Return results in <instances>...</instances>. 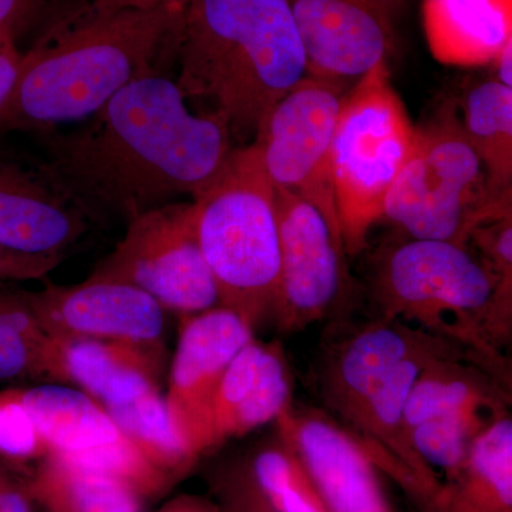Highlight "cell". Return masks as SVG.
Listing matches in <instances>:
<instances>
[{
	"label": "cell",
	"instance_id": "cell-36",
	"mask_svg": "<svg viewBox=\"0 0 512 512\" xmlns=\"http://www.w3.org/2000/svg\"><path fill=\"white\" fill-rule=\"evenodd\" d=\"M32 503L26 484L0 470V512H33Z\"/></svg>",
	"mask_w": 512,
	"mask_h": 512
},
{
	"label": "cell",
	"instance_id": "cell-15",
	"mask_svg": "<svg viewBox=\"0 0 512 512\" xmlns=\"http://www.w3.org/2000/svg\"><path fill=\"white\" fill-rule=\"evenodd\" d=\"M448 343L453 342L402 320L376 316L333 340L323 352L318 370L323 403L345 423L404 360Z\"/></svg>",
	"mask_w": 512,
	"mask_h": 512
},
{
	"label": "cell",
	"instance_id": "cell-27",
	"mask_svg": "<svg viewBox=\"0 0 512 512\" xmlns=\"http://www.w3.org/2000/svg\"><path fill=\"white\" fill-rule=\"evenodd\" d=\"M60 340L36 319L23 293L0 292V380H60Z\"/></svg>",
	"mask_w": 512,
	"mask_h": 512
},
{
	"label": "cell",
	"instance_id": "cell-26",
	"mask_svg": "<svg viewBox=\"0 0 512 512\" xmlns=\"http://www.w3.org/2000/svg\"><path fill=\"white\" fill-rule=\"evenodd\" d=\"M104 409L137 450L175 483L198 463L175 431L160 390Z\"/></svg>",
	"mask_w": 512,
	"mask_h": 512
},
{
	"label": "cell",
	"instance_id": "cell-31",
	"mask_svg": "<svg viewBox=\"0 0 512 512\" xmlns=\"http://www.w3.org/2000/svg\"><path fill=\"white\" fill-rule=\"evenodd\" d=\"M468 245L504 284L512 285V215L487 222L471 232Z\"/></svg>",
	"mask_w": 512,
	"mask_h": 512
},
{
	"label": "cell",
	"instance_id": "cell-11",
	"mask_svg": "<svg viewBox=\"0 0 512 512\" xmlns=\"http://www.w3.org/2000/svg\"><path fill=\"white\" fill-rule=\"evenodd\" d=\"M274 423L329 512H394L365 447L332 414L292 402Z\"/></svg>",
	"mask_w": 512,
	"mask_h": 512
},
{
	"label": "cell",
	"instance_id": "cell-16",
	"mask_svg": "<svg viewBox=\"0 0 512 512\" xmlns=\"http://www.w3.org/2000/svg\"><path fill=\"white\" fill-rule=\"evenodd\" d=\"M92 220L45 165L26 167L0 158V247L63 256Z\"/></svg>",
	"mask_w": 512,
	"mask_h": 512
},
{
	"label": "cell",
	"instance_id": "cell-22",
	"mask_svg": "<svg viewBox=\"0 0 512 512\" xmlns=\"http://www.w3.org/2000/svg\"><path fill=\"white\" fill-rule=\"evenodd\" d=\"M511 390L490 372L467 359L430 363L412 387L404 406L407 433L424 421L451 414H510Z\"/></svg>",
	"mask_w": 512,
	"mask_h": 512
},
{
	"label": "cell",
	"instance_id": "cell-5",
	"mask_svg": "<svg viewBox=\"0 0 512 512\" xmlns=\"http://www.w3.org/2000/svg\"><path fill=\"white\" fill-rule=\"evenodd\" d=\"M414 144L416 126L393 87L389 64H379L345 93L333 133L332 183L346 254L366 249Z\"/></svg>",
	"mask_w": 512,
	"mask_h": 512
},
{
	"label": "cell",
	"instance_id": "cell-10",
	"mask_svg": "<svg viewBox=\"0 0 512 512\" xmlns=\"http://www.w3.org/2000/svg\"><path fill=\"white\" fill-rule=\"evenodd\" d=\"M252 339L254 329L224 306L188 315L181 323L164 399L175 431L198 461L210 451L207 420L215 390Z\"/></svg>",
	"mask_w": 512,
	"mask_h": 512
},
{
	"label": "cell",
	"instance_id": "cell-35",
	"mask_svg": "<svg viewBox=\"0 0 512 512\" xmlns=\"http://www.w3.org/2000/svg\"><path fill=\"white\" fill-rule=\"evenodd\" d=\"M22 62L23 53L20 52L18 43L8 36L0 35V110L15 89Z\"/></svg>",
	"mask_w": 512,
	"mask_h": 512
},
{
	"label": "cell",
	"instance_id": "cell-25",
	"mask_svg": "<svg viewBox=\"0 0 512 512\" xmlns=\"http://www.w3.org/2000/svg\"><path fill=\"white\" fill-rule=\"evenodd\" d=\"M46 512H143L144 498L114 478L43 458L26 481Z\"/></svg>",
	"mask_w": 512,
	"mask_h": 512
},
{
	"label": "cell",
	"instance_id": "cell-12",
	"mask_svg": "<svg viewBox=\"0 0 512 512\" xmlns=\"http://www.w3.org/2000/svg\"><path fill=\"white\" fill-rule=\"evenodd\" d=\"M306 76V53L288 0H254L247 40L215 111L227 117L231 131H256Z\"/></svg>",
	"mask_w": 512,
	"mask_h": 512
},
{
	"label": "cell",
	"instance_id": "cell-29",
	"mask_svg": "<svg viewBox=\"0 0 512 512\" xmlns=\"http://www.w3.org/2000/svg\"><path fill=\"white\" fill-rule=\"evenodd\" d=\"M501 417L483 412L436 417L409 431L410 444L424 467L443 485L463 466L477 437Z\"/></svg>",
	"mask_w": 512,
	"mask_h": 512
},
{
	"label": "cell",
	"instance_id": "cell-30",
	"mask_svg": "<svg viewBox=\"0 0 512 512\" xmlns=\"http://www.w3.org/2000/svg\"><path fill=\"white\" fill-rule=\"evenodd\" d=\"M47 456L45 444L22 399V389L0 392V458L28 464Z\"/></svg>",
	"mask_w": 512,
	"mask_h": 512
},
{
	"label": "cell",
	"instance_id": "cell-33",
	"mask_svg": "<svg viewBox=\"0 0 512 512\" xmlns=\"http://www.w3.org/2000/svg\"><path fill=\"white\" fill-rule=\"evenodd\" d=\"M52 0H0V35L19 42L49 8Z\"/></svg>",
	"mask_w": 512,
	"mask_h": 512
},
{
	"label": "cell",
	"instance_id": "cell-39",
	"mask_svg": "<svg viewBox=\"0 0 512 512\" xmlns=\"http://www.w3.org/2000/svg\"><path fill=\"white\" fill-rule=\"evenodd\" d=\"M493 79L505 87L512 89V40L504 46V49L498 53L493 63Z\"/></svg>",
	"mask_w": 512,
	"mask_h": 512
},
{
	"label": "cell",
	"instance_id": "cell-40",
	"mask_svg": "<svg viewBox=\"0 0 512 512\" xmlns=\"http://www.w3.org/2000/svg\"><path fill=\"white\" fill-rule=\"evenodd\" d=\"M379 5H382L384 9L389 10L393 15V9L396 8L397 5L403 2V0H376Z\"/></svg>",
	"mask_w": 512,
	"mask_h": 512
},
{
	"label": "cell",
	"instance_id": "cell-9",
	"mask_svg": "<svg viewBox=\"0 0 512 512\" xmlns=\"http://www.w3.org/2000/svg\"><path fill=\"white\" fill-rule=\"evenodd\" d=\"M275 205L281 289L272 319L292 335L335 312L348 295V254L342 235L308 201L275 188Z\"/></svg>",
	"mask_w": 512,
	"mask_h": 512
},
{
	"label": "cell",
	"instance_id": "cell-19",
	"mask_svg": "<svg viewBox=\"0 0 512 512\" xmlns=\"http://www.w3.org/2000/svg\"><path fill=\"white\" fill-rule=\"evenodd\" d=\"M60 340V380L73 382L104 407L160 390L161 345L93 339Z\"/></svg>",
	"mask_w": 512,
	"mask_h": 512
},
{
	"label": "cell",
	"instance_id": "cell-20",
	"mask_svg": "<svg viewBox=\"0 0 512 512\" xmlns=\"http://www.w3.org/2000/svg\"><path fill=\"white\" fill-rule=\"evenodd\" d=\"M423 25L437 62L487 66L512 40V0H423Z\"/></svg>",
	"mask_w": 512,
	"mask_h": 512
},
{
	"label": "cell",
	"instance_id": "cell-23",
	"mask_svg": "<svg viewBox=\"0 0 512 512\" xmlns=\"http://www.w3.org/2000/svg\"><path fill=\"white\" fill-rule=\"evenodd\" d=\"M429 512H512L511 414L477 437Z\"/></svg>",
	"mask_w": 512,
	"mask_h": 512
},
{
	"label": "cell",
	"instance_id": "cell-17",
	"mask_svg": "<svg viewBox=\"0 0 512 512\" xmlns=\"http://www.w3.org/2000/svg\"><path fill=\"white\" fill-rule=\"evenodd\" d=\"M291 366L281 343L255 338L235 356L210 404V451L278 419L293 402Z\"/></svg>",
	"mask_w": 512,
	"mask_h": 512
},
{
	"label": "cell",
	"instance_id": "cell-1",
	"mask_svg": "<svg viewBox=\"0 0 512 512\" xmlns=\"http://www.w3.org/2000/svg\"><path fill=\"white\" fill-rule=\"evenodd\" d=\"M177 82L156 70L111 97L89 126L47 144L46 170L89 212L128 221L171 198H192L232 151L220 111L194 114Z\"/></svg>",
	"mask_w": 512,
	"mask_h": 512
},
{
	"label": "cell",
	"instance_id": "cell-34",
	"mask_svg": "<svg viewBox=\"0 0 512 512\" xmlns=\"http://www.w3.org/2000/svg\"><path fill=\"white\" fill-rule=\"evenodd\" d=\"M191 0H92L83 9L76 10L72 18H92L111 15L123 10H151L158 8H187Z\"/></svg>",
	"mask_w": 512,
	"mask_h": 512
},
{
	"label": "cell",
	"instance_id": "cell-24",
	"mask_svg": "<svg viewBox=\"0 0 512 512\" xmlns=\"http://www.w3.org/2000/svg\"><path fill=\"white\" fill-rule=\"evenodd\" d=\"M458 109L468 143L487 174L491 197L512 207V89L490 77L474 83Z\"/></svg>",
	"mask_w": 512,
	"mask_h": 512
},
{
	"label": "cell",
	"instance_id": "cell-18",
	"mask_svg": "<svg viewBox=\"0 0 512 512\" xmlns=\"http://www.w3.org/2000/svg\"><path fill=\"white\" fill-rule=\"evenodd\" d=\"M254 0H191L177 55V84L187 97L218 104L247 40Z\"/></svg>",
	"mask_w": 512,
	"mask_h": 512
},
{
	"label": "cell",
	"instance_id": "cell-32",
	"mask_svg": "<svg viewBox=\"0 0 512 512\" xmlns=\"http://www.w3.org/2000/svg\"><path fill=\"white\" fill-rule=\"evenodd\" d=\"M62 261L63 256L22 254L0 247V284L43 278Z\"/></svg>",
	"mask_w": 512,
	"mask_h": 512
},
{
	"label": "cell",
	"instance_id": "cell-14",
	"mask_svg": "<svg viewBox=\"0 0 512 512\" xmlns=\"http://www.w3.org/2000/svg\"><path fill=\"white\" fill-rule=\"evenodd\" d=\"M308 76L355 84L394 49L392 13L376 0H288Z\"/></svg>",
	"mask_w": 512,
	"mask_h": 512
},
{
	"label": "cell",
	"instance_id": "cell-3",
	"mask_svg": "<svg viewBox=\"0 0 512 512\" xmlns=\"http://www.w3.org/2000/svg\"><path fill=\"white\" fill-rule=\"evenodd\" d=\"M370 293L376 316L460 345L511 390L512 285L470 245L410 238L383 248Z\"/></svg>",
	"mask_w": 512,
	"mask_h": 512
},
{
	"label": "cell",
	"instance_id": "cell-6",
	"mask_svg": "<svg viewBox=\"0 0 512 512\" xmlns=\"http://www.w3.org/2000/svg\"><path fill=\"white\" fill-rule=\"evenodd\" d=\"M508 215L512 207L491 197L458 104L446 101L416 126L412 156L387 195L383 218L413 239L468 245L474 229Z\"/></svg>",
	"mask_w": 512,
	"mask_h": 512
},
{
	"label": "cell",
	"instance_id": "cell-13",
	"mask_svg": "<svg viewBox=\"0 0 512 512\" xmlns=\"http://www.w3.org/2000/svg\"><path fill=\"white\" fill-rule=\"evenodd\" d=\"M23 296L53 338L161 345L165 309L137 286L87 278Z\"/></svg>",
	"mask_w": 512,
	"mask_h": 512
},
{
	"label": "cell",
	"instance_id": "cell-8",
	"mask_svg": "<svg viewBox=\"0 0 512 512\" xmlns=\"http://www.w3.org/2000/svg\"><path fill=\"white\" fill-rule=\"evenodd\" d=\"M346 89L306 76L265 114L254 143L274 187L318 208L339 234L330 153Z\"/></svg>",
	"mask_w": 512,
	"mask_h": 512
},
{
	"label": "cell",
	"instance_id": "cell-2",
	"mask_svg": "<svg viewBox=\"0 0 512 512\" xmlns=\"http://www.w3.org/2000/svg\"><path fill=\"white\" fill-rule=\"evenodd\" d=\"M185 8L123 10L70 18L23 53L0 131H46L92 117L144 74L164 49L178 50Z\"/></svg>",
	"mask_w": 512,
	"mask_h": 512
},
{
	"label": "cell",
	"instance_id": "cell-4",
	"mask_svg": "<svg viewBox=\"0 0 512 512\" xmlns=\"http://www.w3.org/2000/svg\"><path fill=\"white\" fill-rule=\"evenodd\" d=\"M192 204L198 241L220 306L255 329L274 318L281 289V244L275 187L258 148H232Z\"/></svg>",
	"mask_w": 512,
	"mask_h": 512
},
{
	"label": "cell",
	"instance_id": "cell-7",
	"mask_svg": "<svg viewBox=\"0 0 512 512\" xmlns=\"http://www.w3.org/2000/svg\"><path fill=\"white\" fill-rule=\"evenodd\" d=\"M89 278L137 286L164 309L183 315L220 306L192 202L164 204L128 221L126 235Z\"/></svg>",
	"mask_w": 512,
	"mask_h": 512
},
{
	"label": "cell",
	"instance_id": "cell-28",
	"mask_svg": "<svg viewBox=\"0 0 512 512\" xmlns=\"http://www.w3.org/2000/svg\"><path fill=\"white\" fill-rule=\"evenodd\" d=\"M247 478L271 512H329L301 461L278 437L256 451Z\"/></svg>",
	"mask_w": 512,
	"mask_h": 512
},
{
	"label": "cell",
	"instance_id": "cell-38",
	"mask_svg": "<svg viewBox=\"0 0 512 512\" xmlns=\"http://www.w3.org/2000/svg\"><path fill=\"white\" fill-rule=\"evenodd\" d=\"M232 512H271L262 504V501L256 497L254 491L248 487V484H242L238 488L237 495L232 500Z\"/></svg>",
	"mask_w": 512,
	"mask_h": 512
},
{
	"label": "cell",
	"instance_id": "cell-37",
	"mask_svg": "<svg viewBox=\"0 0 512 512\" xmlns=\"http://www.w3.org/2000/svg\"><path fill=\"white\" fill-rule=\"evenodd\" d=\"M157 512H222L217 505L204 500L201 497H192V495H183L175 498L160 508Z\"/></svg>",
	"mask_w": 512,
	"mask_h": 512
},
{
	"label": "cell",
	"instance_id": "cell-21",
	"mask_svg": "<svg viewBox=\"0 0 512 512\" xmlns=\"http://www.w3.org/2000/svg\"><path fill=\"white\" fill-rule=\"evenodd\" d=\"M22 399L46 448V457L69 461L126 439L103 404L60 384L22 389Z\"/></svg>",
	"mask_w": 512,
	"mask_h": 512
}]
</instances>
